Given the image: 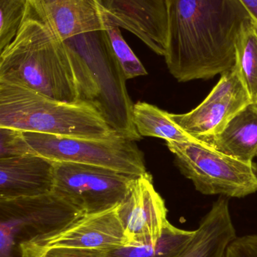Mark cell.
Masks as SVG:
<instances>
[{"instance_id":"6da1fadb","label":"cell","mask_w":257,"mask_h":257,"mask_svg":"<svg viewBox=\"0 0 257 257\" xmlns=\"http://www.w3.org/2000/svg\"><path fill=\"white\" fill-rule=\"evenodd\" d=\"M0 78L57 100L84 101L98 108L99 90L87 64L60 38L42 4L27 2L15 39L0 52Z\"/></svg>"},{"instance_id":"7a4b0ae2","label":"cell","mask_w":257,"mask_h":257,"mask_svg":"<svg viewBox=\"0 0 257 257\" xmlns=\"http://www.w3.org/2000/svg\"><path fill=\"white\" fill-rule=\"evenodd\" d=\"M166 64L179 82L233 67L241 27L253 17L240 0H167Z\"/></svg>"},{"instance_id":"3957f363","label":"cell","mask_w":257,"mask_h":257,"mask_svg":"<svg viewBox=\"0 0 257 257\" xmlns=\"http://www.w3.org/2000/svg\"><path fill=\"white\" fill-rule=\"evenodd\" d=\"M0 127L67 137L104 139L116 133L90 102L52 99L0 78Z\"/></svg>"},{"instance_id":"277c9868","label":"cell","mask_w":257,"mask_h":257,"mask_svg":"<svg viewBox=\"0 0 257 257\" xmlns=\"http://www.w3.org/2000/svg\"><path fill=\"white\" fill-rule=\"evenodd\" d=\"M175 163L204 195L244 198L257 192L256 166L219 152L201 140L166 142Z\"/></svg>"},{"instance_id":"5b68a950","label":"cell","mask_w":257,"mask_h":257,"mask_svg":"<svg viewBox=\"0 0 257 257\" xmlns=\"http://www.w3.org/2000/svg\"><path fill=\"white\" fill-rule=\"evenodd\" d=\"M78 53L90 70L99 90L98 109L121 136L139 141L132 120L131 102L125 75L112 50L106 30L91 32L66 40Z\"/></svg>"},{"instance_id":"8992f818","label":"cell","mask_w":257,"mask_h":257,"mask_svg":"<svg viewBox=\"0 0 257 257\" xmlns=\"http://www.w3.org/2000/svg\"><path fill=\"white\" fill-rule=\"evenodd\" d=\"M24 133L33 154L53 161L98 166L135 177L146 172L144 156L137 144L117 133L104 139Z\"/></svg>"},{"instance_id":"52a82bcc","label":"cell","mask_w":257,"mask_h":257,"mask_svg":"<svg viewBox=\"0 0 257 257\" xmlns=\"http://www.w3.org/2000/svg\"><path fill=\"white\" fill-rule=\"evenodd\" d=\"M83 214L54 192L0 199V257H17L21 243L59 230Z\"/></svg>"},{"instance_id":"ba28073f","label":"cell","mask_w":257,"mask_h":257,"mask_svg":"<svg viewBox=\"0 0 257 257\" xmlns=\"http://www.w3.org/2000/svg\"><path fill=\"white\" fill-rule=\"evenodd\" d=\"M137 178L98 166L55 162L53 192L85 214H95L122 203Z\"/></svg>"},{"instance_id":"9c48e42d","label":"cell","mask_w":257,"mask_h":257,"mask_svg":"<svg viewBox=\"0 0 257 257\" xmlns=\"http://www.w3.org/2000/svg\"><path fill=\"white\" fill-rule=\"evenodd\" d=\"M128 244L117 206L83 214L59 230L21 243L17 257H38L52 249L103 250Z\"/></svg>"},{"instance_id":"30bf717a","label":"cell","mask_w":257,"mask_h":257,"mask_svg":"<svg viewBox=\"0 0 257 257\" xmlns=\"http://www.w3.org/2000/svg\"><path fill=\"white\" fill-rule=\"evenodd\" d=\"M221 78L205 100L187 114H170L187 134L203 141L220 133L229 122L252 103L235 66Z\"/></svg>"},{"instance_id":"8fae6325","label":"cell","mask_w":257,"mask_h":257,"mask_svg":"<svg viewBox=\"0 0 257 257\" xmlns=\"http://www.w3.org/2000/svg\"><path fill=\"white\" fill-rule=\"evenodd\" d=\"M118 214L128 244L156 243L170 223L164 199L147 172L136 178L129 194L118 205Z\"/></svg>"},{"instance_id":"7c38bea8","label":"cell","mask_w":257,"mask_h":257,"mask_svg":"<svg viewBox=\"0 0 257 257\" xmlns=\"http://www.w3.org/2000/svg\"><path fill=\"white\" fill-rule=\"evenodd\" d=\"M101 3L108 26L128 30L164 57L168 33L167 0H101Z\"/></svg>"},{"instance_id":"4fadbf2b","label":"cell","mask_w":257,"mask_h":257,"mask_svg":"<svg viewBox=\"0 0 257 257\" xmlns=\"http://www.w3.org/2000/svg\"><path fill=\"white\" fill-rule=\"evenodd\" d=\"M54 169L55 161L39 154L0 159V199L52 193Z\"/></svg>"},{"instance_id":"5bb4252c","label":"cell","mask_w":257,"mask_h":257,"mask_svg":"<svg viewBox=\"0 0 257 257\" xmlns=\"http://www.w3.org/2000/svg\"><path fill=\"white\" fill-rule=\"evenodd\" d=\"M236 237L229 201L220 196L201 220L188 247L178 257H224Z\"/></svg>"},{"instance_id":"9a60e30c","label":"cell","mask_w":257,"mask_h":257,"mask_svg":"<svg viewBox=\"0 0 257 257\" xmlns=\"http://www.w3.org/2000/svg\"><path fill=\"white\" fill-rule=\"evenodd\" d=\"M44 8L63 41L108 27L101 0H44Z\"/></svg>"},{"instance_id":"2e32d148","label":"cell","mask_w":257,"mask_h":257,"mask_svg":"<svg viewBox=\"0 0 257 257\" xmlns=\"http://www.w3.org/2000/svg\"><path fill=\"white\" fill-rule=\"evenodd\" d=\"M202 142L240 161L253 163L257 157V105H247L220 133Z\"/></svg>"},{"instance_id":"e0dca14e","label":"cell","mask_w":257,"mask_h":257,"mask_svg":"<svg viewBox=\"0 0 257 257\" xmlns=\"http://www.w3.org/2000/svg\"><path fill=\"white\" fill-rule=\"evenodd\" d=\"M195 231L184 230L172 223L164 228L156 243L133 244L103 250L104 257H178L188 247Z\"/></svg>"},{"instance_id":"ac0fdd59","label":"cell","mask_w":257,"mask_h":257,"mask_svg":"<svg viewBox=\"0 0 257 257\" xmlns=\"http://www.w3.org/2000/svg\"><path fill=\"white\" fill-rule=\"evenodd\" d=\"M169 114L170 113L146 102H137L133 105V123L141 137L159 138L166 142L198 140L178 126Z\"/></svg>"},{"instance_id":"d6986e66","label":"cell","mask_w":257,"mask_h":257,"mask_svg":"<svg viewBox=\"0 0 257 257\" xmlns=\"http://www.w3.org/2000/svg\"><path fill=\"white\" fill-rule=\"evenodd\" d=\"M234 66L248 92L252 103L257 105V21L252 18L241 27L236 45Z\"/></svg>"},{"instance_id":"ffe728a7","label":"cell","mask_w":257,"mask_h":257,"mask_svg":"<svg viewBox=\"0 0 257 257\" xmlns=\"http://www.w3.org/2000/svg\"><path fill=\"white\" fill-rule=\"evenodd\" d=\"M106 32L112 50L126 80L147 75V71L124 39L120 28L110 24Z\"/></svg>"},{"instance_id":"44dd1931","label":"cell","mask_w":257,"mask_h":257,"mask_svg":"<svg viewBox=\"0 0 257 257\" xmlns=\"http://www.w3.org/2000/svg\"><path fill=\"white\" fill-rule=\"evenodd\" d=\"M28 0H0V52L15 39L25 15Z\"/></svg>"},{"instance_id":"7402d4cb","label":"cell","mask_w":257,"mask_h":257,"mask_svg":"<svg viewBox=\"0 0 257 257\" xmlns=\"http://www.w3.org/2000/svg\"><path fill=\"white\" fill-rule=\"evenodd\" d=\"M33 154L24 132L0 127V159L13 158Z\"/></svg>"},{"instance_id":"603a6c76","label":"cell","mask_w":257,"mask_h":257,"mask_svg":"<svg viewBox=\"0 0 257 257\" xmlns=\"http://www.w3.org/2000/svg\"><path fill=\"white\" fill-rule=\"evenodd\" d=\"M224 257H257V234L237 236L229 244Z\"/></svg>"},{"instance_id":"cb8c5ba5","label":"cell","mask_w":257,"mask_h":257,"mask_svg":"<svg viewBox=\"0 0 257 257\" xmlns=\"http://www.w3.org/2000/svg\"><path fill=\"white\" fill-rule=\"evenodd\" d=\"M103 250L52 249L38 257H104Z\"/></svg>"},{"instance_id":"d4e9b609","label":"cell","mask_w":257,"mask_h":257,"mask_svg":"<svg viewBox=\"0 0 257 257\" xmlns=\"http://www.w3.org/2000/svg\"><path fill=\"white\" fill-rule=\"evenodd\" d=\"M253 18L257 21V0H240Z\"/></svg>"},{"instance_id":"484cf974","label":"cell","mask_w":257,"mask_h":257,"mask_svg":"<svg viewBox=\"0 0 257 257\" xmlns=\"http://www.w3.org/2000/svg\"><path fill=\"white\" fill-rule=\"evenodd\" d=\"M30 3H37V4L44 5V0H28Z\"/></svg>"}]
</instances>
